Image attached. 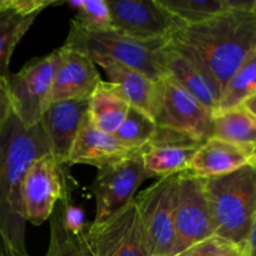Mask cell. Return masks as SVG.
Masks as SVG:
<instances>
[{
    "instance_id": "obj_1",
    "label": "cell",
    "mask_w": 256,
    "mask_h": 256,
    "mask_svg": "<svg viewBox=\"0 0 256 256\" xmlns=\"http://www.w3.org/2000/svg\"><path fill=\"white\" fill-rule=\"evenodd\" d=\"M168 42L196 62L224 92L256 48V0H235L232 9L212 19L179 26Z\"/></svg>"
},
{
    "instance_id": "obj_2",
    "label": "cell",
    "mask_w": 256,
    "mask_h": 256,
    "mask_svg": "<svg viewBox=\"0 0 256 256\" xmlns=\"http://www.w3.org/2000/svg\"><path fill=\"white\" fill-rule=\"evenodd\" d=\"M50 154L42 122L26 128L12 115L0 130V252L26 256V218L22 202L24 179L30 165Z\"/></svg>"
},
{
    "instance_id": "obj_3",
    "label": "cell",
    "mask_w": 256,
    "mask_h": 256,
    "mask_svg": "<svg viewBox=\"0 0 256 256\" xmlns=\"http://www.w3.org/2000/svg\"><path fill=\"white\" fill-rule=\"evenodd\" d=\"M214 235L242 248L256 212V165L202 179Z\"/></svg>"
},
{
    "instance_id": "obj_4",
    "label": "cell",
    "mask_w": 256,
    "mask_h": 256,
    "mask_svg": "<svg viewBox=\"0 0 256 256\" xmlns=\"http://www.w3.org/2000/svg\"><path fill=\"white\" fill-rule=\"evenodd\" d=\"M166 42H140L120 34L112 28L90 30L72 19L69 32L62 46L82 52L94 62L99 60L120 62L159 82L164 78L159 55Z\"/></svg>"
},
{
    "instance_id": "obj_5",
    "label": "cell",
    "mask_w": 256,
    "mask_h": 256,
    "mask_svg": "<svg viewBox=\"0 0 256 256\" xmlns=\"http://www.w3.org/2000/svg\"><path fill=\"white\" fill-rule=\"evenodd\" d=\"M60 49L34 58L8 78L12 112L26 129L39 124L50 105L52 82L60 64Z\"/></svg>"
},
{
    "instance_id": "obj_6",
    "label": "cell",
    "mask_w": 256,
    "mask_h": 256,
    "mask_svg": "<svg viewBox=\"0 0 256 256\" xmlns=\"http://www.w3.org/2000/svg\"><path fill=\"white\" fill-rule=\"evenodd\" d=\"M174 222L172 256L184 254L200 242L215 236L202 179L189 172L178 175Z\"/></svg>"
},
{
    "instance_id": "obj_7",
    "label": "cell",
    "mask_w": 256,
    "mask_h": 256,
    "mask_svg": "<svg viewBox=\"0 0 256 256\" xmlns=\"http://www.w3.org/2000/svg\"><path fill=\"white\" fill-rule=\"evenodd\" d=\"M178 175L159 179L134 199L146 236L149 256H172L174 252Z\"/></svg>"
},
{
    "instance_id": "obj_8",
    "label": "cell",
    "mask_w": 256,
    "mask_h": 256,
    "mask_svg": "<svg viewBox=\"0 0 256 256\" xmlns=\"http://www.w3.org/2000/svg\"><path fill=\"white\" fill-rule=\"evenodd\" d=\"M84 236L95 256H149L135 200L106 219L84 228Z\"/></svg>"
},
{
    "instance_id": "obj_9",
    "label": "cell",
    "mask_w": 256,
    "mask_h": 256,
    "mask_svg": "<svg viewBox=\"0 0 256 256\" xmlns=\"http://www.w3.org/2000/svg\"><path fill=\"white\" fill-rule=\"evenodd\" d=\"M154 122L160 129L172 130L204 142L212 138L214 115L172 78L160 80Z\"/></svg>"
},
{
    "instance_id": "obj_10",
    "label": "cell",
    "mask_w": 256,
    "mask_h": 256,
    "mask_svg": "<svg viewBox=\"0 0 256 256\" xmlns=\"http://www.w3.org/2000/svg\"><path fill=\"white\" fill-rule=\"evenodd\" d=\"M149 179L142 152L98 169L89 189L95 198V219L102 222L135 199L140 185Z\"/></svg>"
},
{
    "instance_id": "obj_11",
    "label": "cell",
    "mask_w": 256,
    "mask_h": 256,
    "mask_svg": "<svg viewBox=\"0 0 256 256\" xmlns=\"http://www.w3.org/2000/svg\"><path fill=\"white\" fill-rule=\"evenodd\" d=\"M112 28L140 42L169 40L182 25L158 0H106Z\"/></svg>"
},
{
    "instance_id": "obj_12",
    "label": "cell",
    "mask_w": 256,
    "mask_h": 256,
    "mask_svg": "<svg viewBox=\"0 0 256 256\" xmlns=\"http://www.w3.org/2000/svg\"><path fill=\"white\" fill-rule=\"evenodd\" d=\"M64 166L56 162L52 152L30 165L22 186V202L28 222L35 226L44 224L66 194Z\"/></svg>"
},
{
    "instance_id": "obj_13",
    "label": "cell",
    "mask_w": 256,
    "mask_h": 256,
    "mask_svg": "<svg viewBox=\"0 0 256 256\" xmlns=\"http://www.w3.org/2000/svg\"><path fill=\"white\" fill-rule=\"evenodd\" d=\"M202 142L172 130L160 129L142 152L149 179H164L189 170L190 162Z\"/></svg>"
},
{
    "instance_id": "obj_14",
    "label": "cell",
    "mask_w": 256,
    "mask_h": 256,
    "mask_svg": "<svg viewBox=\"0 0 256 256\" xmlns=\"http://www.w3.org/2000/svg\"><path fill=\"white\" fill-rule=\"evenodd\" d=\"M159 62L164 76L175 80L212 115L219 112L222 89L196 62L166 42L160 52Z\"/></svg>"
},
{
    "instance_id": "obj_15",
    "label": "cell",
    "mask_w": 256,
    "mask_h": 256,
    "mask_svg": "<svg viewBox=\"0 0 256 256\" xmlns=\"http://www.w3.org/2000/svg\"><path fill=\"white\" fill-rule=\"evenodd\" d=\"M88 102L89 99L50 102L40 120L50 152L60 165H68L80 125L88 112Z\"/></svg>"
},
{
    "instance_id": "obj_16",
    "label": "cell",
    "mask_w": 256,
    "mask_h": 256,
    "mask_svg": "<svg viewBox=\"0 0 256 256\" xmlns=\"http://www.w3.org/2000/svg\"><path fill=\"white\" fill-rule=\"evenodd\" d=\"M60 64L52 82L50 102L89 99L102 80L96 64L82 52L62 46Z\"/></svg>"
},
{
    "instance_id": "obj_17",
    "label": "cell",
    "mask_w": 256,
    "mask_h": 256,
    "mask_svg": "<svg viewBox=\"0 0 256 256\" xmlns=\"http://www.w3.org/2000/svg\"><path fill=\"white\" fill-rule=\"evenodd\" d=\"M140 152H142L125 148L114 135L98 130L92 124L86 112L70 152L68 165L85 164L100 169Z\"/></svg>"
},
{
    "instance_id": "obj_18",
    "label": "cell",
    "mask_w": 256,
    "mask_h": 256,
    "mask_svg": "<svg viewBox=\"0 0 256 256\" xmlns=\"http://www.w3.org/2000/svg\"><path fill=\"white\" fill-rule=\"evenodd\" d=\"M256 164V152L239 145L210 138L195 152L188 172L202 179L230 174Z\"/></svg>"
},
{
    "instance_id": "obj_19",
    "label": "cell",
    "mask_w": 256,
    "mask_h": 256,
    "mask_svg": "<svg viewBox=\"0 0 256 256\" xmlns=\"http://www.w3.org/2000/svg\"><path fill=\"white\" fill-rule=\"evenodd\" d=\"M95 64L104 70L105 74L109 76V82H114L122 89L130 106L138 108L154 118L162 79L155 82L139 70L109 60H99Z\"/></svg>"
},
{
    "instance_id": "obj_20",
    "label": "cell",
    "mask_w": 256,
    "mask_h": 256,
    "mask_svg": "<svg viewBox=\"0 0 256 256\" xmlns=\"http://www.w3.org/2000/svg\"><path fill=\"white\" fill-rule=\"evenodd\" d=\"M129 109L122 89L114 82L100 80L88 102V118L98 130L114 135Z\"/></svg>"
},
{
    "instance_id": "obj_21",
    "label": "cell",
    "mask_w": 256,
    "mask_h": 256,
    "mask_svg": "<svg viewBox=\"0 0 256 256\" xmlns=\"http://www.w3.org/2000/svg\"><path fill=\"white\" fill-rule=\"evenodd\" d=\"M212 138L256 152V118L242 105L218 112L212 119Z\"/></svg>"
},
{
    "instance_id": "obj_22",
    "label": "cell",
    "mask_w": 256,
    "mask_h": 256,
    "mask_svg": "<svg viewBox=\"0 0 256 256\" xmlns=\"http://www.w3.org/2000/svg\"><path fill=\"white\" fill-rule=\"evenodd\" d=\"M49 246L45 256H95L84 236V230L78 232L66 224L59 202L49 219Z\"/></svg>"
},
{
    "instance_id": "obj_23",
    "label": "cell",
    "mask_w": 256,
    "mask_h": 256,
    "mask_svg": "<svg viewBox=\"0 0 256 256\" xmlns=\"http://www.w3.org/2000/svg\"><path fill=\"white\" fill-rule=\"evenodd\" d=\"M39 12L26 14L18 9L0 12V75L9 78L12 55L20 40L34 24Z\"/></svg>"
},
{
    "instance_id": "obj_24",
    "label": "cell",
    "mask_w": 256,
    "mask_h": 256,
    "mask_svg": "<svg viewBox=\"0 0 256 256\" xmlns=\"http://www.w3.org/2000/svg\"><path fill=\"white\" fill-rule=\"evenodd\" d=\"M182 26L196 25L232 9L235 0H158Z\"/></svg>"
},
{
    "instance_id": "obj_25",
    "label": "cell",
    "mask_w": 256,
    "mask_h": 256,
    "mask_svg": "<svg viewBox=\"0 0 256 256\" xmlns=\"http://www.w3.org/2000/svg\"><path fill=\"white\" fill-rule=\"evenodd\" d=\"M256 92V48L248 55L228 82L222 100L219 112L232 109L244 104Z\"/></svg>"
},
{
    "instance_id": "obj_26",
    "label": "cell",
    "mask_w": 256,
    "mask_h": 256,
    "mask_svg": "<svg viewBox=\"0 0 256 256\" xmlns=\"http://www.w3.org/2000/svg\"><path fill=\"white\" fill-rule=\"evenodd\" d=\"M156 132V122L149 114L138 108L130 106L124 122L115 132L114 136L128 149L142 152L154 139Z\"/></svg>"
},
{
    "instance_id": "obj_27",
    "label": "cell",
    "mask_w": 256,
    "mask_h": 256,
    "mask_svg": "<svg viewBox=\"0 0 256 256\" xmlns=\"http://www.w3.org/2000/svg\"><path fill=\"white\" fill-rule=\"evenodd\" d=\"M76 15L72 20L90 30H102L112 28V15L106 0H69L64 2Z\"/></svg>"
},
{
    "instance_id": "obj_28",
    "label": "cell",
    "mask_w": 256,
    "mask_h": 256,
    "mask_svg": "<svg viewBox=\"0 0 256 256\" xmlns=\"http://www.w3.org/2000/svg\"><path fill=\"white\" fill-rule=\"evenodd\" d=\"M229 246H232V244L216 236H212L179 256H219Z\"/></svg>"
},
{
    "instance_id": "obj_29",
    "label": "cell",
    "mask_w": 256,
    "mask_h": 256,
    "mask_svg": "<svg viewBox=\"0 0 256 256\" xmlns=\"http://www.w3.org/2000/svg\"><path fill=\"white\" fill-rule=\"evenodd\" d=\"M14 115L12 112V96L9 92V84H8V78L0 75V130L4 128L8 120Z\"/></svg>"
},
{
    "instance_id": "obj_30",
    "label": "cell",
    "mask_w": 256,
    "mask_h": 256,
    "mask_svg": "<svg viewBox=\"0 0 256 256\" xmlns=\"http://www.w3.org/2000/svg\"><path fill=\"white\" fill-rule=\"evenodd\" d=\"M242 252L245 256H256V212L254 220H252V228H250L249 235L245 242V245L242 246Z\"/></svg>"
},
{
    "instance_id": "obj_31",
    "label": "cell",
    "mask_w": 256,
    "mask_h": 256,
    "mask_svg": "<svg viewBox=\"0 0 256 256\" xmlns=\"http://www.w3.org/2000/svg\"><path fill=\"white\" fill-rule=\"evenodd\" d=\"M18 0H0V12L10 9H16Z\"/></svg>"
},
{
    "instance_id": "obj_32",
    "label": "cell",
    "mask_w": 256,
    "mask_h": 256,
    "mask_svg": "<svg viewBox=\"0 0 256 256\" xmlns=\"http://www.w3.org/2000/svg\"><path fill=\"white\" fill-rule=\"evenodd\" d=\"M242 106H244L246 110H249V112L256 118V92L252 98H250V99H248L246 102L242 104Z\"/></svg>"
},
{
    "instance_id": "obj_33",
    "label": "cell",
    "mask_w": 256,
    "mask_h": 256,
    "mask_svg": "<svg viewBox=\"0 0 256 256\" xmlns=\"http://www.w3.org/2000/svg\"><path fill=\"white\" fill-rule=\"evenodd\" d=\"M242 248H238V246H234V245H232V246L228 248V249L219 256H240V254H242Z\"/></svg>"
},
{
    "instance_id": "obj_34",
    "label": "cell",
    "mask_w": 256,
    "mask_h": 256,
    "mask_svg": "<svg viewBox=\"0 0 256 256\" xmlns=\"http://www.w3.org/2000/svg\"><path fill=\"white\" fill-rule=\"evenodd\" d=\"M240 256H245L244 255V252H242V254H240Z\"/></svg>"
},
{
    "instance_id": "obj_35",
    "label": "cell",
    "mask_w": 256,
    "mask_h": 256,
    "mask_svg": "<svg viewBox=\"0 0 256 256\" xmlns=\"http://www.w3.org/2000/svg\"><path fill=\"white\" fill-rule=\"evenodd\" d=\"M0 256H2V252H0Z\"/></svg>"
},
{
    "instance_id": "obj_36",
    "label": "cell",
    "mask_w": 256,
    "mask_h": 256,
    "mask_svg": "<svg viewBox=\"0 0 256 256\" xmlns=\"http://www.w3.org/2000/svg\"><path fill=\"white\" fill-rule=\"evenodd\" d=\"M26 256H29V255H26Z\"/></svg>"
},
{
    "instance_id": "obj_37",
    "label": "cell",
    "mask_w": 256,
    "mask_h": 256,
    "mask_svg": "<svg viewBox=\"0 0 256 256\" xmlns=\"http://www.w3.org/2000/svg\"><path fill=\"white\" fill-rule=\"evenodd\" d=\"M255 165H256V164H255Z\"/></svg>"
}]
</instances>
